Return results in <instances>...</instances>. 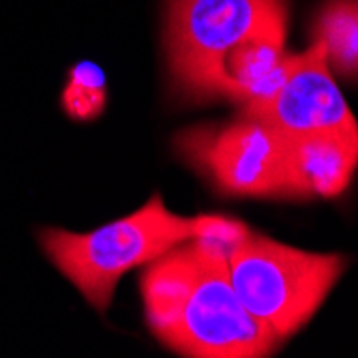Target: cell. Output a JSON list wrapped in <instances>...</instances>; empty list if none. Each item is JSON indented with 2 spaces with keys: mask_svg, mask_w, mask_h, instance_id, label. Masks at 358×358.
I'll return each mask as SVG.
<instances>
[{
  "mask_svg": "<svg viewBox=\"0 0 358 358\" xmlns=\"http://www.w3.org/2000/svg\"><path fill=\"white\" fill-rule=\"evenodd\" d=\"M358 168L356 131H315L283 140V198H337Z\"/></svg>",
  "mask_w": 358,
  "mask_h": 358,
  "instance_id": "7",
  "label": "cell"
},
{
  "mask_svg": "<svg viewBox=\"0 0 358 358\" xmlns=\"http://www.w3.org/2000/svg\"><path fill=\"white\" fill-rule=\"evenodd\" d=\"M243 116L271 124L283 138L358 129V120L333 80L320 41L294 56V64L277 92L266 99L243 103Z\"/></svg>",
  "mask_w": 358,
  "mask_h": 358,
  "instance_id": "6",
  "label": "cell"
},
{
  "mask_svg": "<svg viewBox=\"0 0 358 358\" xmlns=\"http://www.w3.org/2000/svg\"><path fill=\"white\" fill-rule=\"evenodd\" d=\"M283 136L243 116L225 127H198L178 140L180 150L227 195H283Z\"/></svg>",
  "mask_w": 358,
  "mask_h": 358,
  "instance_id": "5",
  "label": "cell"
},
{
  "mask_svg": "<svg viewBox=\"0 0 358 358\" xmlns=\"http://www.w3.org/2000/svg\"><path fill=\"white\" fill-rule=\"evenodd\" d=\"M108 103L106 76L90 60H80L67 71V82L60 92V108L64 116L76 122L94 120Z\"/></svg>",
  "mask_w": 358,
  "mask_h": 358,
  "instance_id": "10",
  "label": "cell"
},
{
  "mask_svg": "<svg viewBox=\"0 0 358 358\" xmlns=\"http://www.w3.org/2000/svg\"><path fill=\"white\" fill-rule=\"evenodd\" d=\"M285 26L268 28L227 50L204 80L198 96L223 94L241 103L266 99L285 82L294 56L285 54Z\"/></svg>",
  "mask_w": 358,
  "mask_h": 358,
  "instance_id": "8",
  "label": "cell"
},
{
  "mask_svg": "<svg viewBox=\"0 0 358 358\" xmlns=\"http://www.w3.org/2000/svg\"><path fill=\"white\" fill-rule=\"evenodd\" d=\"M315 41L324 45L329 67L358 80V0H327L315 17Z\"/></svg>",
  "mask_w": 358,
  "mask_h": 358,
  "instance_id": "9",
  "label": "cell"
},
{
  "mask_svg": "<svg viewBox=\"0 0 358 358\" xmlns=\"http://www.w3.org/2000/svg\"><path fill=\"white\" fill-rule=\"evenodd\" d=\"M227 268L245 309L287 339L327 301L345 271V257L303 251L249 232L227 255Z\"/></svg>",
  "mask_w": 358,
  "mask_h": 358,
  "instance_id": "3",
  "label": "cell"
},
{
  "mask_svg": "<svg viewBox=\"0 0 358 358\" xmlns=\"http://www.w3.org/2000/svg\"><path fill=\"white\" fill-rule=\"evenodd\" d=\"M200 221L202 215L170 213L157 193L136 213L90 232L39 227L37 243L48 262L103 313L124 273L150 264L185 241L198 238Z\"/></svg>",
  "mask_w": 358,
  "mask_h": 358,
  "instance_id": "2",
  "label": "cell"
},
{
  "mask_svg": "<svg viewBox=\"0 0 358 358\" xmlns=\"http://www.w3.org/2000/svg\"><path fill=\"white\" fill-rule=\"evenodd\" d=\"M285 24V0H170L166 45L176 84L198 96L227 50Z\"/></svg>",
  "mask_w": 358,
  "mask_h": 358,
  "instance_id": "4",
  "label": "cell"
},
{
  "mask_svg": "<svg viewBox=\"0 0 358 358\" xmlns=\"http://www.w3.org/2000/svg\"><path fill=\"white\" fill-rule=\"evenodd\" d=\"M155 337L180 356L262 358L283 341L241 303L227 253L191 238L146 264L140 281Z\"/></svg>",
  "mask_w": 358,
  "mask_h": 358,
  "instance_id": "1",
  "label": "cell"
}]
</instances>
